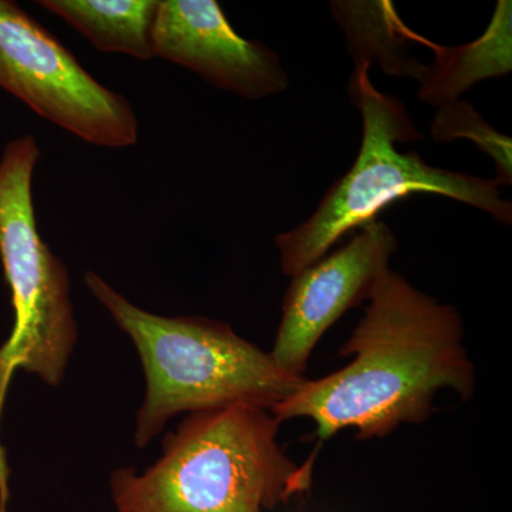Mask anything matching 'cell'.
Here are the masks:
<instances>
[{
  "label": "cell",
  "mask_w": 512,
  "mask_h": 512,
  "mask_svg": "<svg viewBox=\"0 0 512 512\" xmlns=\"http://www.w3.org/2000/svg\"><path fill=\"white\" fill-rule=\"evenodd\" d=\"M39 157L35 137L23 136L0 158V258L15 311L0 348V400L18 370L59 386L79 336L66 266L37 231L32 181Z\"/></svg>",
  "instance_id": "obj_5"
},
{
  "label": "cell",
  "mask_w": 512,
  "mask_h": 512,
  "mask_svg": "<svg viewBox=\"0 0 512 512\" xmlns=\"http://www.w3.org/2000/svg\"><path fill=\"white\" fill-rule=\"evenodd\" d=\"M154 57L187 67L218 89L249 100L288 89L274 50L244 39L215 0H163L153 32Z\"/></svg>",
  "instance_id": "obj_8"
},
{
  "label": "cell",
  "mask_w": 512,
  "mask_h": 512,
  "mask_svg": "<svg viewBox=\"0 0 512 512\" xmlns=\"http://www.w3.org/2000/svg\"><path fill=\"white\" fill-rule=\"evenodd\" d=\"M0 87L86 143L134 146L130 101L97 82L52 33L12 0H0Z\"/></svg>",
  "instance_id": "obj_6"
},
{
  "label": "cell",
  "mask_w": 512,
  "mask_h": 512,
  "mask_svg": "<svg viewBox=\"0 0 512 512\" xmlns=\"http://www.w3.org/2000/svg\"><path fill=\"white\" fill-rule=\"evenodd\" d=\"M348 90L362 116L359 156L308 220L275 238L285 275H298L328 255L346 234L375 221L393 202L419 192L463 202L511 225L512 204L501 197L497 181L433 167L419 153L397 150V143L421 140V134L403 104L373 86L366 66H356Z\"/></svg>",
  "instance_id": "obj_4"
},
{
  "label": "cell",
  "mask_w": 512,
  "mask_h": 512,
  "mask_svg": "<svg viewBox=\"0 0 512 512\" xmlns=\"http://www.w3.org/2000/svg\"><path fill=\"white\" fill-rule=\"evenodd\" d=\"M456 308L426 295L390 271L370 298L365 315L340 348L353 356L338 372L305 380L271 410L279 423L309 419L328 441L345 429L357 440L383 439L402 424L429 419L443 389L468 400L476 372L463 346Z\"/></svg>",
  "instance_id": "obj_1"
},
{
  "label": "cell",
  "mask_w": 512,
  "mask_h": 512,
  "mask_svg": "<svg viewBox=\"0 0 512 512\" xmlns=\"http://www.w3.org/2000/svg\"><path fill=\"white\" fill-rule=\"evenodd\" d=\"M333 15L348 39L356 66L372 64L390 76L421 82L427 66L410 56L407 45L421 36L406 28L392 2H332Z\"/></svg>",
  "instance_id": "obj_11"
},
{
  "label": "cell",
  "mask_w": 512,
  "mask_h": 512,
  "mask_svg": "<svg viewBox=\"0 0 512 512\" xmlns=\"http://www.w3.org/2000/svg\"><path fill=\"white\" fill-rule=\"evenodd\" d=\"M510 0H500L485 33L458 47H444L427 40L436 55L420 82L419 99L443 106L460 99L474 84L505 76L512 69V15Z\"/></svg>",
  "instance_id": "obj_9"
},
{
  "label": "cell",
  "mask_w": 512,
  "mask_h": 512,
  "mask_svg": "<svg viewBox=\"0 0 512 512\" xmlns=\"http://www.w3.org/2000/svg\"><path fill=\"white\" fill-rule=\"evenodd\" d=\"M396 251L392 229L375 220L360 228L348 245L292 276L269 352L276 366L305 377L319 340L346 312L370 301L392 271L390 259Z\"/></svg>",
  "instance_id": "obj_7"
},
{
  "label": "cell",
  "mask_w": 512,
  "mask_h": 512,
  "mask_svg": "<svg viewBox=\"0 0 512 512\" xmlns=\"http://www.w3.org/2000/svg\"><path fill=\"white\" fill-rule=\"evenodd\" d=\"M84 282L140 355L147 392L137 413V447L156 439L177 414L235 404L271 412L306 380L284 372L269 353L241 338L227 323L144 311L96 272H87Z\"/></svg>",
  "instance_id": "obj_3"
},
{
  "label": "cell",
  "mask_w": 512,
  "mask_h": 512,
  "mask_svg": "<svg viewBox=\"0 0 512 512\" xmlns=\"http://www.w3.org/2000/svg\"><path fill=\"white\" fill-rule=\"evenodd\" d=\"M279 421L248 404L188 414L144 473L110 477L119 512H261L311 488L315 456L296 464L279 447Z\"/></svg>",
  "instance_id": "obj_2"
},
{
  "label": "cell",
  "mask_w": 512,
  "mask_h": 512,
  "mask_svg": "<svg viewBox=\"0 0 512 512\" xmlns=\"http://www.w3.org/2000/svg\"><path fill=\"white\" fill-rule=\"evenodd\" d=\"M39 5L82 33L100 52L140 60L154 57L158 0H42Z\"/></svg>",
  "instance_id": "obj_10"
},
{
  "label": "cell",
  "mask_w": 512,
  "mask_h": 512,
  "mask_svg": "<svg viewBox=\"0 0 512 512\" xmlns=\"http://www.w3.org/2000/svg\"><path fill=\"white\" fill-rule=\"evenodd\" d=\"M431 136L439 143H450L457 138H466L494 161L498 185L512 183V141L510 137L495 130L466 100H454L439 107Z\"/></svg>",
  "instance_id": "obj_12"
}]
</instances>
